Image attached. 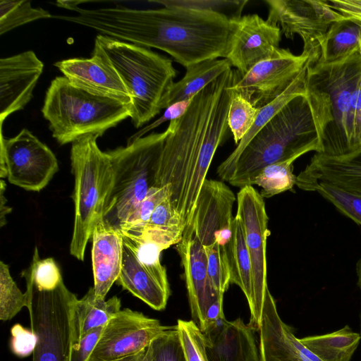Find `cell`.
<instances>
[{
	"label": "cell",
	"mask_w": 361,
	"mask_h": 361,
	"mask_svg": "<svg viewBox=\"0 0 361 361\" xmlns=\"http://www.w3.org/2000/svg\"><path fill=\"white\" fill-rule=\"evenodd\" d=\"M73 15L55 18L78 24L100 35L168 53L185 68L219 57L226 58L234 20L219 13L183 8L137 9L121 5L87 8L67 1Z\"/></svg>",
	"instance_id": "obj_1"
},
{
	"label": "cell",
	"mask_w": 361,
	"mask_h": 361,
	"mask_svg": "<svg viewBox=\"0 0 361 361\" xmlns=\"http://www.w3.org/2000/svg\"><path fill=\"white\" fill-rule=\"evenodd\" d=\"M236 77L235 70H228L192 98L180 118L169 121L157 185L169 186L171 201L185 224L215 152L225 140L231 85Z\"/></svg>",
	"instance_id": "obj_2"
},
{
	"label": "cell",
	"mask_w": 361,
	"mask_h": 361,
	"mask_svg": "<svg viewBox=\"0 0 361 361\" xmlns=\"http://www.w3.org/2000/svg\"><path fill=\"white\" fill-rule=\"evenodd\" d=\"M306 94L288 102L255 135L235 161L216 171L219 177L233 186L250 185L252 177L270 164L295 161L314 151L322 152V139L331 118L326 94L307 83Z\"/></svg>",
	"instance_id": "obj_3"
},
{
	"label": "cell",
	"mask_w": 361,
	"mask_h": 361,
	"mask_svg": "<svg viewBox=\"0 0 361 361\" xmlns=\"http://www.w3.org/2000/svg\"><path fill=\"white\" fill-rule=\"evenodd\" d=\"M92 54L118 74L131 96L130 118L138 128L166 109L177 75L172 61L149 48L97 35Z\"/></svg>",
	"instance_id": "obj_4"
},
{
	"label": "cell",
	"mask_w": 361,
	"mask_h": 361,
	"mask_svg": "<svg viewBox=\"0 0 361 361\" xmlns=\"http://www.w3.org/2000/svg\"><path fill=\"white\" fill-rule=\"evenodd\" d=\"M130 106L89 92L64 76H58L47 90L42 113L53 137L60 145H66L90 135L102 136L130 117Z\"/></svg>",
	"instance_id": "obj_5"
},
{
	"label": "cell",
	"mask_w": 361,
	"mask_h": 361,
	"mask_svg": "<svg viewBox=\"0 0 361 361\" xmlns=\"http://www.w3.org/2000/svg\"><path fill=\"white\" fill-rule=\"evenodd\" d=\"M152 133L107 152L113 169V181L106 197L102 219L121 232L128 220L157 185L159 163L168 135Z\"/></svg>",
	"instance_id": "obj_6"
},
{
	"label": "cell",
	"mask_w": 361,
	"mask_h": 361,
	"mask_svg": "<svg viewBox=\"0 0 361 361\" xmlns=\"http://www.w3.org/2000/svg\"><path fill=\"white\" fill-rule=\"evenodd\" d=\"M360 79V49L334 63L309 60L307 83L324 92L330 105L331 120L324 133L322 154L341 156L360 148L355 106Z\"/></svg>",
	"instance_id": "obj_7"
},
{
	"label": "cell",
	"mask_w": 361,
	"mask_h": 361,
	"mask_svg": "<svg viewBox=\"0 0 361 361\" xmlns=\"http://www.w3.org/2000/svg\"><path fill=\"white\" fill-rule=\"evenodd\" d=\"M97 135H90L72 143L71 161L75 177V219L70 253L82 261L87 244L97 221L102 219L104 204L113 181L108 152L98 147Z\"/></svg>",
	"instance_id": "obj_8"
},
{
	"label": "cell",
	"mask_w": 361,
	"mask_h": 361,
	"mask_svg": "<svg viewBox=\"0 0 361 361\" xmlns=\"http://www.w3.org/2000/svg\"><path fill=\"white\" fill-rule=\"evenodd\" d=\"M25 281L31 329L37 337L32 361H70L76 295L63 281L51 289Z\"/></svg>",
	"instance_id": "obj_9"
},
{
	"label": "cell",
	"mask_w": 361,
	"mask_h": 361,
	"mask_svg": "<svg viewBox=\"0 0 361 361\" xmlns=\"http://www.w3.org/2000/svg\"><path fill=\"white\" fill-rule=\"evenodd\" d=\"M121 234L122 264L116 283L154 310H164L171 290L166 268L160 261L163 248L132 235Z\"/></svg>",
	"instance_id": "obj_10"
},
{
	"label": "cell",
	"mask_w": 361,
	"mask_h": 361,
	"mask_svg": "<svg viewBox=\"0 0 361 361\" xmlns=\"http://www.w3.org/2000/svg\"><path fill=\"white\" fill-rule=\"evenodd\" d=\"M236 198L235 215L239 217L243 226L251 263L252 307L250 310V323L258 329L264 300L270 293L267 264V240L270 235L269 217L263 197L252 185L240 188Z\"/></svg>",
	"instance_id": "obj_11"
},
{
	"label": "cell",
	"mask_w": 361,
	"mask_h": 361,
	"mask_svg": "<svg viewBox=\"0 0 361 361\" xmlns=\"http://www.w3.org/2000/svg\"><path fill=\"white\" fill-rule=\"evenodd\" d=\"M59 169L53 152L27 129L6 138L1 126L0 176L26 190L39 192Z\"/></svg>",
	"instance_id": "obj_12"
},
{
	"label": "cell",
	"mask_w": 361,
	"mask_h": 361,
	"mask_svg": "<svg viewBox=\"0 0 361 361\" xmlns=\"http://www.w3.org/2000/svg\"><path fill=\"white\" fill-rule=\"evenodd\" d=\"M265 2L269 6L267 20L279 27L288 39L299 35L303 42L302 52L308 54L312 62L319 59L322 45L331 26L345 19L326 0H266Z\"/></svg>",
	"instance_id": "obj_13"
},
{
	"label": "cell",
	"mask_w": 361,
	"mask_h": 361,
	"mask_svg": "<svg viewBox=\"0 0 361 361\" xmlns=\"http://www.w3.org/2000/svg\"><path fill=\"white\" fill-rule=\"evenodd\" d=\"M310 57L279 48L269 58L255 65L245 75L238 76L231 89L260 109L281 95L305 68Z\"/></svg>",
	"instance_id": "obj_14"
},
{
	"label": "cell",
	"mask_w": 361,
	"mask_h": 361,
	"mask_svg": "<svg viewBox=\"0 0 361 361\" xmlns=\"http://www.w3.org/2000/svg\"><path fill=\"white\" fill-rule=\"evenodd\" d=\"M171 327L140 312L121 310L104 326L87 361H119L145 349Z\"/></svg>",
	"instance_id": "obj_15"
},
{
	"label": "cell",
	"mask_w": 361,
	"mask_h": 361,
	"mask_svg": "<svg viewBox=\"0 0 361 361\" xmlns=\"http://www.w3.org/2000/svg\"><path fill=\"white\" fill-rule=\"evenodd\" d=\"M235 200L226 184L207 178L183 232L193 235L204 247L215 243L226 246L232 236Z\"/></svg>",
	"instance_id": "obj_16"
},
{
	"label": "cell",
	"mask_w": 361,
	"mask_h": 361,
	"mask_svg": "<svg viewBox=\"0 0 361 361\" xmlns=\"http://www.w3.org/2000/svg\"><path fill=\"white\" fill-rule=\"evenodd\" d=\"M234 23L231 44L226 59L243 76L279 48L282 33L279 27L257 14L241 16Z\"/></svg>",
	"instance_id": "obj_17"
},
{
	"label": "cell",
	"mask_w": 361,
	"mask_h": 361,
	"mask_svg": "<svg viewBox=\"0 0 361 361\" xmlns=\"http://www.w3.org/2000/svg\"><path fill=\"white\" fill-rule=\"evenodd\" d=\"M44 63L32 51L0 59V124L33 97Z\"/></svg>",
	"instance_id": "obj_18"
},
{
	"label": "cell",
	"mask_w": 361,
	"mask_h": 361,
	"mask_svg": "<svg viewBox=\"0 0 361 361\" xmlns=\"http://www.w3.org/2000/svg\"><path fill=\"white\" fill-rule=\"evenodd\" d=\"M54 66L70 82L89 92L131 104V96L116 71L101 56L72 58Z\"/></svg>",
	"instance_id": "obj_19"
},
{
	"label": "cell",
	"mask_w": 361,
	"mask_h": 361,
	"mask_svg": "<svg viewBox=\"0 0 361 361\" xmlns=\"http://www.w3.org/2000/svg\"><path fill=\"white\" fill-rule=\"evenodd\" d=\"M176 246L184 269L192 321L202 330L207 310L219 294L208 283L206 251L197 238L185 232Z\"/></svg>",
	"instance_id": "obj_20"
},
{
	"label": "cell",
	"mask_w": 361,
	"mask_h": 361,
	"mask_svg": "<svg viewBox=\"0 0 361 361\" xmlns=\"http://www.w3.org/2000/svg\"><path fill=\"white\" fill-rule=\"evenodd\" d=\"M318 182L361 196V147L336 157L315 153L305 169L296 176L295 185L310 191Z\"/></svg>",
	"instance_id": "obj_21"
},
{
	"label": "cell",
	"mask_w": 361,
	"mask_h": 361,
	"mask_svg": "<svg viewBox=\"0 0 361 361\" xmlns=\"http://www.w3.org/2000/svg\"><path fill=\"white\" fill-rule=\"evenodd\" d=\"M241 318L218 321L205 332L206 351L209 361H262L255 331Z\"/></svg>",
	"instance_id": "obj_22"
},
{
	"label": "cell",
	"mask_w": 361,
	"mask_h": 361,
	"mask_svg": "<svg viewBox=\"0 0 361 361\" xmlns=\"http://www.w3.org/2000/svg\"><path fill=\"white\" fill-rule=\"evenodd\" d=\"M258 330L262 361H313L290 326L280 317L271 293L265 298Z\"/></svg>",
	"instance_id": "obj_23"
},
{
	"label": "cell",
	"mask_w": 361,
	"mask_h": 361,
	"mask_svg": "<svg viewBox=\"0 0 361 361\" xmlns=\"http://www.w3.org/2000/svg\"><path fill=\"white\" fill-rule=\"evenodd\" d=\"M92 261L94 290L96 296L105 299L121 269L123 238L102 219L95 225L92 233Z\"/></svg>",
	"instance_id": "obj_24"
},
{
	"label": "cell",
	"mask_w": 361,
	"mask_h": 361,
	"mask_svg": "<svg viewBox=\"0 0 361 361\" xmlns=\"http://www.w3.org/2000/svg\"><path fill=\"white\" fill-rule=\"evenodd\" d=\"M185 221L173 207L170 192L155 207L148 221L126 233L153 243L166 250L182 239Z\"/></svg>",
	"instance_id": "obj_25"
},
{
	"label": "cell",
	"mask_w": 361,
	"mask_h": 361,
	"mask_svg": "<svg viewBox=\"0 0 361 361\" xmlns=\"http://www.w3.org/2000/svg\"><path fill=\"white\" fill-rule=\"evenodd\" d=\"M121 302L117 296L109 300L100 299L91 287L87 293L78 299L73 315V344L88 332L104 326L121 310Z\"/></svg>",
	"instance_id": "obj_26"
},
{
	"label": "cell",
	"mask_w": 361,
	"mask_h": 361,
	"mask_svg": "<svg viewBox=\"0 0 361 361\" xmlns=\"http://www.w3.org/2000/svg\"><path fill=\"white\" fill-rule=\"evenodd\" d=\"M231 67V62L226 58L205 60L189 66L184 77L173 85L166 109L173 104L192 99Z\"/></svg>",
	"instance_id": "obj_27"
},
{
	"label": "cell",
	"mask_w": 361,
	"mask_h": 361,
	"mask_svg": "<svg viewBox=\"0 0 361 361\" xmlns=\"http://www.w3.org/2000/svg\"><path fill=\"white\" fill-rule=\"evenodd\" d=\"M298 339L320 361H350L361 336L346 325L331 333Z\"/></svg>",
	"instance_id": "obj_28"
},
{
	"label": "cell",
	"mask_w": 361,
	"mask_h": 361,
	"mask_svg": "<svg viewBox=\"0 0 361 361\" xmlns=\"http://www.w3.org/2000/svg\"><path fill=\"white\" fill-rule=\"evenodd\" d=\"M307 63L305 68L291 82L288 87L271 103L260 108L256 120L250 131L237 145L234 150L218 166L216 171L222 170L231 165L240 154L255 136V135L273 118L288 102L294 97L306 94L307 88Z\"/></svg>",
	"instance_id": "obj_29"
},
{
	"label": "cell",
	"mask_w": 361,
	"mask_h": 361,
	"mask_svg": "<svg viewBox=\"0 0 361 361\" xmlns=\"http://www.w3.org/2000/svg\"><path fill=\"white\" fill-rule=\"evenodd\" d=\"M226 249L231 270V282L241 289L250 310L252 307L251 263L243 226L236 215L233 219L232 236Z\"/></svg>",
	"instance_id": "obj_30"
},
{
	"label": "cell",
	"mask_w": 361,
	"mask_h": 361,
	"mask_svg": "<svg viewBox=\"0 0 361 361\" xmlns=\"http://www.w3.org/2000/svg\"><path fill=\"white\" fill-rule=\"evenodd\" d=\"M361 24L345 18L334 23L328 30L317 60L322 63L338 61L360 49Z\"/></svg>",
	"instance_id": "obj_31"
},
{
	"label": "cell",
	"mask_w": 361,
	"mask_h": 361,
	"mask_svg": "<svg viewBox=\"0 0 361 361\" xmlns=\"http://www.w3.org/2000/svg\"><path fill=\"white\" fill-rule=\"evenodd\" d=\"M294 160H286L267 166L252 178L250 185L262 188L259 192L264 198H269L287 190H292L296 183L293 173Z\"/></svg>",
	"instance_id": "obj_32"
},
{
	"label": "cell",
	"mask_w": 361,
	"mask_h": 361,
	"mask_svg": "<svg viewBox=\"0 0 361 361\" xmlns=\"http://www.w3.org/2000/svg\"><path fill=\"white\" fill-rule=\"evenodd\" d=\"M50 18L52 16L48 11L41 7H32L30 1L1 0L0 35L26 23Z\"/></svg>",
	"instance_id": "obj_33"
},
{
	"label": "cell",
	"mask_w": 361,
	"mask_h": 361,
	"mask_svg": "<svg viewBox=\"0 0 361 361\" xmlns=\"http://www.w3.org/2000/svg\"><path fill=\"white\" fill-rule=\"evenodd\" d=\"M151 3L158 4L166 8H183L204 11L221 14L230 20L241 17L247 0H156Z\"/></svg>",
	"instance_id": "obj_34"
},
{
	"label": "cell",
	"mask_w": 361,
	"mask_h": 361,
	"mask_svg": "<svg viewBox=\"0 0 361 361\" xmlns=\"http://www.w3.org/2000/svg\"><path fill=\"white\" fill-rule=\"evenodd\" d=\"M27 293L21 292L11 276L8 266L0 262V319L13 318L24 307H27Z\"/></svg>",
	"instance_id": "obj_35"
},
{
	"label": "cell",
	"mask_w": 361,
	"mask_h": 361,
	"mask_svg": "<svg viewBox=\"0 0 361 361\" xmlns=\"http://www.w3.org/2000/svg\"><path fill=\"white\" fill-rule=\"evenodd\" d=\"M259 109L232 90L227 122L235 144L238 145L250 131L256 120Z\"/></svg>",
	"instance_id": "obj_36"
},
{
	"label": "cell",
	"mask_w": 361,
	"mask_h": 361,
	"mask_svg": "<svg viewBox=\"0 0 361 361\" xmlns=\"http://www.w3.org/2000/svg\"><path fill=\"white\" fill-rule=\"evenodd\" d=\"M207 257V279L218 293L224 295L231 284L226 246L217 243L204 247Z\"/></svg>",
	"instance_id": "obj_37"
},
{
	"label": "cell",
	"mask_w": 361,
	"mask_h": 361,
	"mask_svg": "<svg viewBox=\"0 0 361 361\" xmlns=\"http://www.w3.org/2000/svg\"><path fill=\"white\" fill-rule=\"evenodd\" d=\"M310 191H317L341 213L361 225V196L324 182L315 183Z\"/></svg>",
	"instance_id": "obj_38"
},
{
	"label": "cell",
	"mask_w": 361,
	"mask_h": 361,
	"mask_svg": "<svg viewBox=\"0 0 361 361\" xmlns=\"http://www.w3.org/2000/svg\"><path fill=\"white\" fill-rule=\"evenodd\" d=\"M176 329L186 361H209L204 335L195 322L178 319Z\"/></svg>",
	"instance_id": "obj_39"
},
{
	"label": "cell",
	"mask_w": 361,
	"mask_h": 361,
	"mask_svg": "<svg viewBox=\"0 0 361 361\" xmlns=\"http://www.w3.org/2000/svg\"><path fill=\"white\" fill-rule=\"evenodd\" d=\"M152 361H186L176 325L152 342Z\"/></svg>",
	"instance_id": "obj_40"
},
{
	"label": "cell",
	"mask_w": 361,
	"mask_h": 361,
	"mask_svg": "<svg viewBox=\"0 0 361 361\" xmlns=\"http://www.w3.org/2000/svg\"><path fill=\"white\" fill-rule=\"evenodd\" d=\"M11 334L10 346L13 354L20 357L33 354L37 337L31 329H28L20 324H16L11 329Z\"/></svg>",
	"instance_id": "obj_41"
},
{
	"label": "cell",
	"mask_w": 361,
	"mask_h": 361,
	"mask_svg": "<svg viewBox=\"0 0 361 361\" xmlns=\"http://www.w3.org/2000/svg\"><path fill=\"white\" fill-rule=\"evenodd\" d=\"M192 99L186 101H182L167 107L161 117L157 118L152 123L145 126L141 130H138L137 133L130 137L128 140L127 144H129L135 140L145 136V135L148 132L157 128L167 121H171L174 119L180 118L187 111Z\"/></svg>",
	"instance_id": "obj_42"
},
{
	"label": "cell",
	"mask_w": 361,
	"mask_h": 361,
	"mask_svg": "<svg viewBox=\"0 0 361 361\" xmlns=\"http://www.w3.org/2000/svg\"><path fill=\"white\" fill-rule=\"evenodd\" d=\"M104 326L95 329L83 336L72 347L70 361H87L94 350Z\"/></svg>",
	"instance_id": "obj_43"
},
{
	"label": "cell",
	"mask_w": 361,
	"mask_h": 361,
	"mask_svg": "<svg viewBox=\"0 0 361 361\" xmlns=\"http://www.w3.org/2000/svg\"><path fill=\"white\" fill-rule=\"evenodd\" d=\"M224 295L217 294L209 305L205 314L204 327L201 330L202 332L210 329L218 321L225 318L224 314Z\"/></svg>",
	"instance_id": "obj_44"
},
{
	"label": "cell",
	"mask_w": 361,
	"mask_h": 361,
	"mask_svg": "<svg viewBox=\"0 0 361 361\" xmlns=\"http://www.w3.org/2000/svg\"><path fill=\"white\" fill-rule=\"evenodd\" d=\"M6 185L5 182L1 180L0 194H1V204H0V226L2 227L6 224V216L9 214L12 209L8 207L6 204V199L4 195V192L6 191Z\"/></svg>",
	"instance_id": "obj_45"
},
{
	"label": "cell",
	"mask_w": 361,
	"mask_h": 361,
	"mask_svg": "<svg viewBox=\"0 0 361 361\" xmlns=\"http://www.w3.org/2000/svg\"><path fill=\"white\" fill-rule=\"evenodd\" d=\"M153 350L152 343L142 351L126 357L119 361H152Z\"/></svg>",
	"instance_id": "obj_46"
},
{
	"label": "cell",
	"mask_w": 361,
	"mask_h": 361,
	"mask_svg": "<svg viewBox=\"0 0 361 361\" xmlns=\"http://www.w3.org/2000/svg\"><path fill=\"white\" fill-rule=\"evenodd\" d=\"M356 271L357 275V286L361 290V258L358 260L356 265ZM360 334L361 336V316H360Z\"/></svg>",
	"instance_id": "obj_47"
},
{
	"label": "cell",
	"mask_w": 361,
	"mask_h": 361,
	"mask_svg": "<svg viewBox=\"0 0 361 361\" xmlns=\"http://www.w3.org/2000/svg\"><path fill=\"white\" fill-rule=\"evenodd\" d=\"M360 53H361V41H360Z\"/></svg>",
	"instance_id": "obj_48"
}]
</instances>
